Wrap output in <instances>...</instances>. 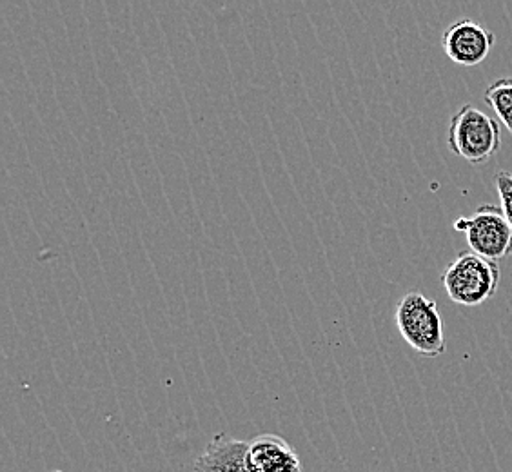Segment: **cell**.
<instances>
[{"label":"cell","instance_id":"cell-1","mask_svg":"<svg viewBox=\"0 0 512 472\" xmlns=\"http://www.w3.org/2000/svg\"><path fill=\"white\" fill-rule=\"evenodd\" d=\"M447 146L456 157L473 166L489 162L502 149V126L473 104L454 113L447 131Z\"/></svg>","mask_w":512,"mask_h":472},{"label":"cell","instance_id":"cell-2","mask_svg":"<svg viewBox=\"0 0 512 472\" xmlns=\"http://www.w3.org/2000/svg\"><path fill=\"white\" fill-rule=\"evenodd\" d=\"M394 322L405 344L420 356L438 358L445 353L444 320L433 298L418 291L402 296Z\"/></svg>","mask_w":512,"mask_h":472},{"label":"cell","instance_id":"cell-3","mask_svg":"<svg viewBox=\"0 0 512 472\" xmlns=\"http://www.w3.org/2000/svg\"><path fill=\"white\" fill-rule=\"evenodd\" d=\"M500 266L473 251H462L445 267V293L454 304L478 307L489 302L500 286Z\"/></svg>","mask_w":512,"mask_h":472},{"label":"cell","instance_id":"cell-4","mask_svg":"<svg viewBox=\"0 0 512 472\" xmlns=\"http://www.w3.org/2000/svg\"><path fill=\"white\" fill-rule=\"evenodd\" d=\"M453 227L465 235L469 251L476 255L496 264L512 255V227L500 206L482 204L473 215L456 218Z\"/></svg>","mask_w":512,"mask_h":472},{"label":"cell","instance_id":"cell-5","mask_svg":"<svg viewBox=\"0 0 512 472\" xmlns=\"http://www.w3.org/2000/svg\"><path fill=\"white\" fill-rule=\"evenodd\" d=\"M496 37L491 30L471 19L453 22L442 37L445 55L458 66L473 68L482 64L494 48Z\"/></svg>","mask_w":512,"mask_h":472},{"label":"cell","instance_id":"cell-6","mask_svg":"<svg viewBox=\"0 0 512 472\" xmlns=\"http://www.w3.org/2000/svg\"><path fill=\"white\" fill-rule=\"evenodd\" d=\"M249 472H302L295 447L278 434H260L249 442L246 454Z\"/></svg>","mask_w":512,"mask_h":472},{"label":"cell","instance_id":"cell-7","mask_svg":"<svg viewBox=\"0 0 512 472\" xmlns=\"http://www.w3.org/2000/svg\"><path fill=\"white\" fill-rule=\"evenodd\" d=\"M249 442L220 433L207 443L193 465L195 472H249L246 454Z\"/></svg>","mask_w":512,"mask_h":472},{"label":"cell","instance_id":"cell-8","mask_svg":"<svg viewBox=\"0 0 512 472\" xmlns=\"http://www.w3.org/2000/svg\"><path fill=\"white\" fill-rule=\"evenodd\" d=\"M483 102L493 109L494 115L512 135V77L489 84L483 91Z\"/></svg>","mask_w":512,"mask_h":472},{"label":"cell","instance_id":"cell-9","mask_svg":"<svg viewBox=\"0 0 512 472\" xmlns=\"http://www.w3.org/2000/svg\"><path fill=\"white\" fill-rule=\"evenodd\" d=\"M494 186L500 197V207L507 222L512 227V175L509 171H498L494 177Z\"/></svg>","mask_w":512,"mask_h":472}]
</instances>
